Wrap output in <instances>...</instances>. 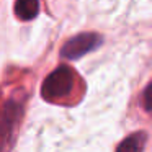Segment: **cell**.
Masks as SVG:
<instances>
[{"label": "cell", "instance_id": "cell-1", "mask_svg": "<svg viewBox=\"0 0 152 152\" xmlns=\"http://www.w3.org/2000/svg\"><path fill=\"white\" fill-rule=\"evenodd\" d=\"M74 83H75V75L72 69L67 66H61L46 77L41 87V95L48 102H56L72 92Z\"/></svg>", "mask_w": 152, "mask_h": 152}, {"label": "cell", "instance_id": "cell-2", "mask_svg": "<svg viewBox=\"0 0 152 152\" xmlns=\"http://www.w3.org/2000/svg\"><path fill=\"white\" fill-rule=\"evenodd\" d=\"M102 44V36L96 33H82L69 39L61 49V54L67 59H79L87 53L96 49Z\"/></svg>", "mask_w": 152, "mask_h": 152}, {"label": "cell", "instance_id": "cell-3", "mask_svg": "<svg viewBox=\"0 0 152 152\" xmlns=\"http://www.w3.org/2000/svg\"><path fill=\"white\" fill-rule=\"evenodd\" d=\"M39 12V4L36 0H20L15 4V15L20 20H33Z\"/></svg>", "mask_w": 152, "mask_h": 152}, {"label": "cell", "instance_id": "cell-4", "mask_svg": "<svg viewBox=\"0 0 152 152\" xmlns=\"http://www.w3.org/2000/svg\"><path fill=\"white\" fill-rule=\"evenodd\" d=\"M145 142V134L144 132H134L128 136L121 144L118 145L116 152H141Z\"/></svg>", "mask_w": 152, "mask_h": 152}, {"label": "cell", "instance_id": "cell-5", "mask_svg": "<svg viewBox=\"0 0 152 152\" xmlns=\"http://www.w3.org/2000/svg\"><path fill=\"white\" fill-rule=\"evenodd\" d=\"M142 105H144L145 111L152 113V83H149L144 88V93H142Z\"/></svg>", "mask_w": 152, "mask_h": 152}]
</instances>
